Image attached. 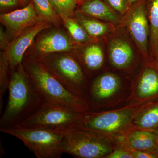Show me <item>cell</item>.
Returning a JSON list of instances; mask_svg holds the SVG:
<instances>
[{
  "label": "cell",
  "instance_id": "obj_7",
  "mask_svg": "<svg viewBox=\"0 0 158 158\" xmlns=\"http://www.w3.org/2000/svg\"><path fill=\"white\" fill-rule=\"evenodd\" d=\"M131 113L128 110L102 113H84L82 118L69 127L88 130L101 135L117 131L129 122Z\"/></svg>",
  "mask_w": 158,
  "mask_h": 158
},
{
  "label": "cell",
  "instance_id": "obj_26",
  "mask_svg": "<svg viewBox=\"0 0 158 158\" xmlns=\"http://www.w3.org/2000/svg\"><path fill=\"white\" fill-rule=\"evenodd\" d=\"M106 158H134L133 154L123 150H116L115 151L106 156Z\"/></svg>",
  "mask_w": 158,
  "mask_h": 158
},
{
  "label": "cell",
  "instance_id": "obj_25",
  "mask_svg": "<svg viewBox=\"0 0 158 158\" xmlns=\"http://www.w3.org/2000/svg\"><path fill=\"white\" fill-rule=\"evenodd\" d=\"M106 1L113 9L121 14H123L127 11L129 4L127 0H106Z\"/></svg>",
  "mask_w": 158,
  "mask_h": 158
},
{
  "label": "cell",
  "instance_id": "obj_32",
  "mask_svg": "<svg viewBox=\"0 0 158 158\" xmlns=\"http://www.w3.org/2000/svg\"><path fill=\"white\" fill-rule=\"evenodd\" d=\"M155 131V132L156 134H157V135L158 136V128Z\"/></svg>",
  "mask_w": 158,
  "mask_h": 158
},
{
  "label": "cell",
  "instance_id": "obj_15",
  "mask_svg": "<svg viewBox=\"0 0 158 158\" xmlns=\"http://www.w3.org/2000/svg\"><path fill=\"white\" fill-rule=\"evenodd\" d=\"M129 145L136 150L150 152L156 154L158 136L155 132L148 131H136L129 138Z\"/></svg>",
  "mask_w": 158,
  "mask_h": 158
},
{
  "label": "cell",
  "instance_id": "obj_23",
  "mask_svg": "<svg viewBox=\"0 0 158 158\" xmlns=\"http://www.w3.org/2000/svg\"><path fill=\"white\" fill-rule=\"evenodd\" d=\"M9 67L7 56L2 57L1 59V73H0V112H2L4 102L3 98L6 91L9 89L10 80L7 78V72Z\"/></svg>",
  "mask_w": 158,
  "mask_h": 158
},
{
  "label": "cell",
  "instance_id": "obj_6",
  "mask_svg": "<svg viewBox=\"0 0 158 158\" xmlns=\"http://www.w3.org/2000/svg\"><path fill=\"white\" fill-rule=\"evenodd\" d=\"M41 62L70 92L86 102L83 96L86 88L85 75L73 57L62 55Z\"/></svg>",
  "mask_w": 158,
  "mask_h": 158
},
{
  "label": "cell",
  "instance_id": "obj_2",
  "mask_svg": "<svg viewBox=\"0 0 158 158\" xmlns=\"http://www.w3.org/2000/svg\"><path fill=\"white\" fill-rule=\"evenodd\" d=\"M23 65L44 101L70 108L81 113L87 112L89 107L87 102L70 92L41 62L28 60Z\"/></svg>",
  "mask_w": 158,
  "mask_h": 158
},
{
  "label": "cell",
  "instance_id": "obj_30",
  "mask_svg": "<svg viewBox=\"0 0 158 158\" xmlns=\"http://www.w3.org/2000/svg\"><path fill=\"white\" fill-rule=\"evenodd\" d=\"M155 57L156 59V63L158 66V45L156 52L155 55Z\"/></svg>",
  "mask_w": 158,
  "mask_h": 158
},
{
  "label": "cell",
  "instance_id": "obj_18",
  "mask_svg": "<svg viewBox=\"0 0 158 158\" xmlns=\"http://www.w3.org/2000/svg\"><path fill=\"white\" fill-rule=\"evenodd\" d=\"M148 18L151 46L155 56L158 45V0H149Z\"/></svg>",
  "mask_w": 158,
  "mask_h": 158
},
{
  "label": "cell",
  "instance_id": "obj_5",
  "mask_svg": "<svg viewBox=\"0 0 158 158\" xmlns=\"http://www.w3.org/2000/svg\"><path fill=\"white\" fill-rule=\"evenodd\" d=\"M84 113L44 101L32 115L15 127L52 130L69 127L80 120Z\"/></svg>",
  "mask_w": 158,
  "mask_h": 158
},
{
  "label": "cell",
  "instance_id": "obj_13",
  "mask_svg": "<svg viewBox=\"0 0 158 158\" xmlns=\"http://www.w3.org/2000/svg\"><path fill=\"white\" fill-rule=\"evenodd\" d=\"M109 56L113 66L124 68L132 62L134 54L128 43L123 39L115 38L110 43Z\"/></svg>",
  "mask_w": 158,
  "mask_h": 158
},
{
  "label": "cell",
  "instance_id": "obj_3",
  "mask_svg": "<svg viewBox=\"0 0 158 158\" xmlns=\"http://www.w3.org/2000/svg\"><path fill=\"white\" fill-rule=\"evenodd\" d=\"M63 135L61 150L75 158H98L107 155L112 148L101 135L73 127L57 129Z\"/></svg>",
  "mask_w": 158,
  "mask_h": 158
},
{
  "label": "cell",
  "instance_id": "obj_17",
  "mask_svg": "<svg viewBox=\"0 0 158 158\" xmlns=\"http://www.w3.org/2000/svg\"><path fill=\"white\" fill-rule=\"evenodd\" d=\"M84 64L88 70L99 69L103 64L104 57L101 46L98 44L89 45L85 49L83 55Z\"/></svg>",
  "mask_w": 158,
  "mask_h": 158
},
{
  "label": "cell",
  "instance_id": "obj_10",
  "mask_svg": "<svg viewBox=\"0 0 158 158\" xmlns=\"http://www.w3.org/2000/svg\"><path fill=\"white\" fill-rule=\"evenodd\" d=\"M34 4L30 3L23 9L1 15V22L14 32H19L44 20L37 15Z\"/></svg>",
  "mask_w": 158,
  "mask_h": 158
},
{
  "label": "cell",
  "instance_id": "obj_20",
  "mask_svg": "<svg viewBox=\"0 0 158 158\" xmlns=\"http://www.w3.org/2000/svg\"><path fill=\"white\" fill-rule=\"evenodd\" d=\"M77 21L85 29L89 36L91 37H101L108 33L110 30L107 25L95 19L78 17Z\"/></svg>",
  "mask_w": 158,
  "mask_h": 158
},
{
  "label": "cell",
  "instance_id": "obj_29",
  "mask_svg": "<svg viewBox=\"0 0 158 158\" xmlns=\"http://www.w3.org/2000/svg\"><path fill=\"white\" fill-rule=\"evenodd\" d=\"M6 42H7V40L6 39V36L5 34H4V32L2 29H1V47H5V46H6Z\"/></svg>",
  "mask_w": 158,
  "mask_h": 158
},
{
  "label": "cell",
  "instance_id": "obj_22",
  "mask_svg": "<svg viewBox=\"0 0 158 158\" xmlns=\"http://www.w3.org/2000/svg\"><path fill=\"white\" fill-rule=\"evenodd\" d=\"M135 123L139 127L148 130L158 128V103L138 117Z\"/></svg>",
  "mask_w": 158,
  "mask_h": 158
},
{
  "label": "cell",
  "instance_id": "obj_19",
  "mask_svg": "<svg viewBox=\"0 0 158 158\" xmlns=\"http://www.w3.org/2000/svg\"><path fill=\"white\" fill-rule=\"evenodd\" d=\"M59 16L71 36L75 41L84 43L88 42L90 40L89 35L77 21L65 15Z\"/></svg>",
  "mask_w": 158,
  "mask_h": 158
},
{
  "label": "cell",
  "instance_id": "obj_4",
  "mask_svg": "<svg viewBox=\"0 0 158 158\" xmlns=\"http://www.w3.org/2000/svg\"><path fill=\"white\" fill-rule=\"evenodd\" d=\"M0 131L21 141L37 158H60L63 135L57 130L14 127L1 128Z\"/></svg>",
  "mask_w": 158,
  "mask_h": 158
},
{
  "label": "cell",
  "instance_id": "obj_12",
  "mask_svg": "<svg viewBox=\"0 0 158 158\" xmlns=\"http://www.w3.org/2000/svg\"><path fill=\"white\" fill-rule=\"evenodd\" d=\"M72 41L64 33L59 31L51 32L43 36L39 40L36 50L40 55L66 52L73 48Z\"/></svg>",
  "mask_w": 158,
  "mask_h": 158
},
{
  "label": "cell",
  "instance_id": "obj_33",
  "mask_svg": "<svg viewBox=\"0 0 158 158\" xmlns=\"http://www.w3.org/2000/svg\"><path fill=\"white\" fill-rule=\"evenodd\" d=\"M156 154H157V155L158 156V147L157 148V151H156Z\"/></svg>",
  "mask_w": 158,
  "mask_h": 158
},
{
  "label": "cell",
  "instance_id": "obj_14",
  "mask_svg": "<svg viewBox=\"0 0 158 158\" xmlns=\"http://www.w3.org/2000/svg\"><path fill=\"white\" fill-rule=\"evenodd\" d=\"M138 96L143 98L158 97V66H149L144 71L138 87Z\"/></svg>",
  "mask_w": 158,
  "mask_h": 158
},
{
  "label": "cell",
  "instance_id": "obj_1",
  "mask_svg": "<svg viewBox=\"0 0 158 158\" xmlns=\"http://www.w3.org/2000/svg\"><path fill=\"white\" fill-rule=\"evenodd\" d=\"M8 90L7 105L0 118V128L19 125L44 102L22 63L12 71Z\"/></svg>",
  "mask_w": 158,
  "mask_h": 158
},
{
  "label": "cell",
  "instance_id": "obj_16",
  "mask_svg": "<svg viewBox=\"0 0 158 158\" xmlns=\"http://www.w3.org/2000/svg\"><path fill=\"white\" fill-rule=\"evenodd\" d=\"M81 11L93 17L114 23L120 21V18L113 9L101 0H91L85 3Z\"/></svg>",
  "mask_w": 158,
  "mask_h": 158
},
{
  "label": "cell",
  "instance_id": "obj_11",
  "mask_svg": "<svg viewBox=\"0 0 158 158\" xmlns=\"http://www.w3.org/2000/svg\"><path fill=\"white\" fill-rule=\"evenodd\" d=\"M120 81L113 74L105 73L96 78L91 84L90 94L92 105L113 96L118 91Z\"/></svg>",
  "mask_w": 158,
  "mask_h": 158
},
{
  "label": "cell",
  "instance_id": "obj_28",
  "mask_svg": "<svg viewBox=\"0 0 158 158\" xmlns=\"http://www.w3.org/2000/svg\"><path fill=\"white\" fill-rule=\"evenodd\" d=\"M17 4V0H0L1 7H10L15 6Z\"/></svg>",
  "mask_w": 158,
  "mask_h": 158
},
{
  "label": "cell",
  "instance_id": "obj_9",
  "mask_svg": "<svg viewBox=\"0 0 158 158\" xmlns=\"http://www.w3.org/2000/svg\"><path fill=\"white\" fill-rule=\"evenodd\" d=\"M127 25L131 36L145 56L148 55V41L150 27L144 3L136 5L128 17Z\"/></svg>",
  "mask_w": 158,
  "mask_h": 158
},
{
  "label": "cell",
  "instance_id": "obj_8",
  "mask_svg": "<svg viewBox=\"0 0 158 158\" xmlns=\"http://www.w3.org/2000/svg\"><path fill=\"white\" fill-rule=\"evenodd\" d=\"M48 22L41 21L25 29L9 46L6 55L9 67L13 71L21 64L25 52L34 42L37 34L48 27Z\"/></svg>",
  "mask_w": 158,
  "mask_h": 158
},
{
  "label": "cell",
  "instance_id": "obj_34",
  "mask_svg": "<svg viewBox=\"0 0 158 158\" xmlns=\"http://www.w3.org/2000/svg\"><path fill=\"white\" fill-rule=\"evenodd\" d=\"M21 1L22 2H26V1H27V0H21Z\"/></svg>",
  "mask_w": 158,
  "mask_h": 158
},
{
  "label": "cell",
  "instance_id": "obj_31",
  "mask_svg": "<svg viewBox=\"0 0 158 158\" xmlns=\"http://www.w3.org/2000/svg\"><path fill=\"white\" fill-rule=\"evenodd\" d=\"M129 4H132L133 3L135 2H137L138 0H127Z\"/></svg>",
  "mask_w": 158,
  "mask_h": 158
},
{
  "label": "cell",
  "instance_id": "obj_27",
  "mask_svg": "<svg viewBox=\"0 0 158 158\" xmlns=\"http://www.w3.org/2000/svg\"><path fill=\"white\" fill-rule=\"evenodd\" d=\"M134 158H156L158 156L155 153L150 152H142L141 151L136 150L133 153Z\"/></svg>",
  "mask_w": 158,
  "mask_h": 158
},
{
  "label": "cell",
  "instance_id": "obj_24",
  "mask_svg": "<svg viewBox=\"0 0 158 158\" xmlns=\"http://www.w3.org/2000/svg\"><path fill=\"white\" fill-rule=\"evenodd\" d=\"M53 8L59 15L71 17L77 5V0H49Z\"/></svg>",
  "mask_w": 158,
  "mask_h": 158
},
{
  "label": "cell",
  "instance_id": "obj_21",
  "mask_svg": "<svg viewBox=\"0 0 158 158\" xmlns=\"http://www.w3.org/2000/svg\"><path fill=\"white\" fill-rule=\"evenodd\" d=\"M36 12L44 20L58 23L61 19L53 8L49 0H33Z\"/></svg>",
  "mask_w": 158,
  "mask_h": 158
}]
</instances>
